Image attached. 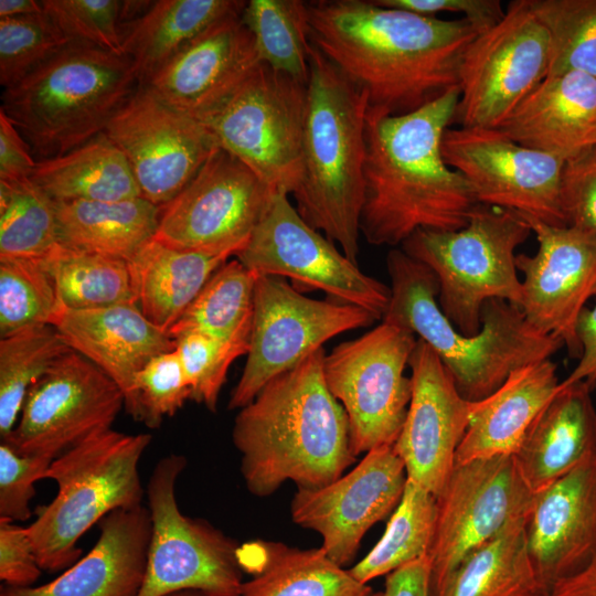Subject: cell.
Returning a JSON list of instances; mask_svg holds the SVG:
<instances>
[{"label": "cell", "mask_w": 596, "mask_h": 596, "mask_svg": "<svg viewBox=\"0 0 596 596\" xmlns=\"http://www.w3.org/2000/svg\"><path fill=\"white\" fill-rule=\"evenodd\" d=\"M306 6L310 43L365 93L370 109L391 116L459 88L464 54L478 35L464 18L426 17L374 0Z\"/></svg>", "instance_id": "cell-1"}, {"label": "cell", "mask_w": 596, "mask_h": 596, "mask_svg": "<svg viewBox=\"0 0 596 596\" xmlns=\"http://www.w3.org/2000/svg\"><path fill=\"white\" fill-rule=\"evenodd\" d=\"M455 88L406 115L368 109L360 233L397 248L415 232L457 231L478 204L471 187L441 153L459 100Z\"/></svg>", "instance_id": "cell-2"}, {"label": "cell", "mask_w": 596, "mask_h": 596, "mask_svg": "<svg viewBox=\"0 0 596 596\" xmlns=\"http://www.w3.org/2000/svg\"><path fill=\"white\" fill-rule=\"evenodd\" d=\"M324 356L323 348L311 353L240 408L232 438L252 494L270 496L287 480L320 488L355 460L347 414L324 380Z\"/></svg>", "instance_id": "cell-3"}, {"label": "cell", "mask_w": 596, "mask_h": 596, "mask_svg": "<svg viewBox=\"0 0 596 596\" xmlns=\"http://www.w3.org/2000/svg\"><path fill=\"white\" fill-rule=\"evenodd\" d=\"M386 268L391 297L382 321L428 344L469 402L487 397L514 370L551 359L564 347L558 338L533 330L517 305L497 298L483 304L479 332L465 336L441 311L438 283L426 265L393 248Z\"/></svg>", "instance_id": "cell-4"}, {"label": "cell", "mask_w": 596, "mask_h": 596, "mask_svg": "<svg viewBox=\"0 0 596 596\" xmlns=\"http://www.w3.org/2000/svg\"><path fill=\"white\" fill-rule=\"evenodd\" d=\"M369 100L311 43L296 210L358 264Z\"/></svg>", "instance_id": "cell-5"}, {"label": "cell", "mask_w": 596, "mask_h": 596, "mask_svg": "<svg viewBox=\"0 0 596 596\" xmlns=\"http://www.w3.org/2000/svg\"><path fill=\"white\" fill-rule=\"evenodd\" d=\"M139 86L125 55L71 42L21 82L3 89L1 110L36 160L64 155L104 132Z\"/></svg>", "instance_id": "cell-6"}, {"label": "cell", "mask_w": 596, "mask_h": 596, "mask_svg": "<svg viewBox=\"0 0 596 596\" xmlns=\"http://www.w3.org/2000/svg\"><path fill=\"white\" fill-rule=\"evenodd\" d=\"M149 434L108 429L56 457L44 479L57 486L55 498L36 511L26 528L43 571L56 572L79 560L81 536L116 510L142 505L139 462Z\"/></svg>", "instance_id": "cell-7"}, {"label": "cell", "mask_w": 596, "mask_h": 596, "mask_svg": "<svg viewBox=\"0 0 596 596\" xmlns=\"http://www.w3.org/2000/svg\"><path fill=\"white\" fill-rule=\"evenodd\" d=\"M531 234L522 214L478 203L462 228L419 230L400 248L434 273L441 311L460 333L470 337L481 328L486 301L497 298L520 306L515 249Z\"/></svg>", "instance_id": "cell-8"}, {"label": "cell", "mask_w": 596, "mask_h": 596, "mask_svg": "<svg viewBox=\"0 0 596 596\" xmlns=\"http://www.w3.org/2000/svg\"><path fill=\"white\" fill-rule=\"evenodd\" d=\"M307 83L258 63L196 120L274 192L292 194L302 171Z\"/></svg>", "instance_id": "cell-9"}, {"label": "cell", "mask_w": 596, "mask_h": 596, "mask_svg": "<svg viewBox=\"0 0 596 596\" xmlns=\"http://www.w3.org/2000/svg\"><path fill=\"white\" fill-rule=\"evenodd\" d=\"M185 466L181 455L164 456L148 481L151 536L138 596H167L185 589L238 596L244 582L240 546L209 522L187 517L178 507L177 480Z\"/></svg>", "instance_id": "cell-10"}, {"label": "cell", "mask_w": 596, "mask_h": 596, "mask_svg": "<svg viewBox=\"0 0 596 596\" xmlns=\"http://www.w3.org/2000/svg\"><path fill=\"white\" fill-rule=\"evenodd\" d=\"M416 342L411 331L382 321L326 354L324 380L347 414L355 457L395 444L412 396L405 369Z\"/></svg>", "instance_id": "cell-11"}, {"label": "cell", "mask_w": 596, "mask_h": 596, "mask_svg": "<svg viewBox=\"0 0 596 596\" xmlns=\"http://www.w3.org/2000/svg\"><path fill=\"white\" fill-rule=\"evenodd\" d=\"M375 321L363 308L306 297L283 277L257 276L247 359L228 408L247 405L270 380L296 366L331 338Z\"/></svg>", "instance_id": "cell-12"}, {"label": "cell", "mask_w": 596, "mask_h": 596, "mask_svg": "<svg viewBox=\"0 0 596 596\" xmlns=\"http://www.w3.org/2000/svg\"><path fill=\"white\" fill-rule=\"evenodd\" d=\"M549 70L546 29L528 0L509 2L504 17L466 49L453 125L499 128Z\"/></svg>", "instance_id": "cell-13"}, {"label": "cell", "mask_w": 596, "mask_h": 596, "mask_svg": "<svg viewBox=\"0 0 596 596\" xmlns=\"http://www.w3.org/2000/svg\"><path fill=\"white\" fill-rule=\"evenodd\" d=\"M533 497L514 456L455 465L436 498V523L428 553L430 596L441 595L470 554L514 520L528 517Z\"/></svg>", "instance_id": "cell-14"}, {"label": "cell", "mask_w": 596, "mask_h": 596, "mask_svg": "<svg viewBox=\"0 0 596 596\" xmlns=\"http://www.w3.org/2000/svg\"><path fill=\"white\" fill-rule=\"evenodd\" d=\"M275 193L241 160L217 147L161 206L153 238L178 249L236 256Z\"/></svg>", "instance_id": "cell-15"}, {"label": "cell", "mask_w": 596, "mask_h": 596, "mask_svg": "<svg viewBox=\"0 0 596 596\" xmlns=\"http://www.w3.org/2000/svg\"><path fill=\"white\" fill-rule=\"evenodd\" d=\"M235 257L257 276L290 278L334 301L363 308L377 320L389 306L390 286L364 274L333 242L306 223L285 193L274 194Z\"/></svg>", "instance_id": "cell-16"}, {"label": "cell", "mask_w": 596, "mask_h": 596, "mask_svg": "<svg viewBox=\"0 0 596 596\" xmlns=\"http://www.w3.org/2000/svg\"><path fill=\"white\" fill-rule=\"evenodd\" d=\"M123 406L119 386L71 350L30 389L14 428L1 441L22 455L55 459L110 429Z\"/></svg>", "instance_id": "cell-17"}, {"label": "cell", "mask_w": 596, "mask_h": 596, "mask_svg": "<svg viewBox=\"0 0 596 596\" xmlns=\"http://www.w3.org/2000/svg\"><path fill=\"white\" fill-rule=\"evenodd\" d=\"M441 153L467 180L479 204L566 225L561 205L564 160L521 146L493 128L449 127Z\"/></svg>", "instance_id": "cell-18"}, {"label": "cell", "mask_w": 596, "mask_h": 596, "mask_svg": "<svg viewBox=\"0 0 596 596\" xmlns=\"http://www.w3.org/2000/svg\"><path fill=\"white\" fill-rule=\"evenodd\" d=\"M125 156L141 198L163 206L196 174L217 145L195 118L139 85L104 131Z\"/></svg>", "instance_id": "cell-19"}, {"label": "cell", "mask_w": 596, "mask_h": 596, "mask_svg": "<svg viewBox=\"0 0 596 596\" xmlns=\"http://www.w3.org/2000/svg\"><path fill=\"white\" fill-rule=\"evenodd\" d=\"M539 243L534 255L519 254L523 274L519 308L538 333L558 338L579 359L577 321L596 296V233L572 225H550L523 215Z\"/></svg>", "instance_id": "cell-20"}, {"label": "cell", "mask_w": 596, "mask_h": 596, "mask_svg": "<svg viewBox=\"0 0 596 596\" xmlns=\"http://www.w3.org/2000/svg\"><path fill=\"white\" fill-rule=\"evenodd\" d=\"M406 480L404 462L393 446L373 448L334 481L298 488L290 504L291 519L317 532L321 547L343 567L356 555L364 534L397 507Z\"/></svg>", "instance_id": "cell-21"}, {"label": "cell", "mask_w": 596, "mask_h": 596, "mask_svg": "<svg viewBox=\"0 0 596 596\" xmlns=\"http://www.w3.org/2000/svg\"><path fill=\"white\" fill-rule=\"evenodd\" d=\"M408 366L412 396L393 448L404 462L407 479L437 498L455 467L470 402L460 395L437 354L419 339Z\"/></svg>", "instance_id": "cell-22"}, {"label": "cell", "mask_w": 596, "mask_h": 596, "mask_svg": "<svg viewBox=\"0 0 596 596\" xmlns=\"http://www.w3.org/2000/svg\"><path fill=\"white\" fill-rule=\"evenodd\" d=\"M526 539L547 594L596 557V453L534 494Z\"/></svg>", "instance_id": "cell-23"}, {"label": "cell", "mask_w": 596, "mask_h": 596, "mask_svg": "<svg viewBox=\"0 0 596 596\" xmlns=\"http://www.w3.org/2000/svg\"><path fill=\"white\" fill-rule=\"evenodd\" d=\"M241 14L233 13L213 23L142 86L198 119L260 63Z\"/></svg>", "instance_id": "cell-24"}, {"label": "cell", "mask_w": 596, "mask_h": 596, "mask_svg": "<svg viewBox=\"0 0 596 596\" xmlns=\"http://www.w3.org/2000/svg\"><path fill=\"white\" fill-rule=\"evenodd\" d=\"M98 524L93 549L63 574L43 585L4 586L0 596H138L151 536L148 507L113 511Z\"/></svg>", "instance_id": "cell-25"}, {"label": "cell", "mask_w": 596, "mask_h": 596, "mask_svg": "<svg viewBox=\"0 0 596 596\" xmlns=\"http://www.w3.org/2000/svg\"><path fill=\"white\" fill-rule=\"evenodd\" d=\"M51 324L68 348L99 368L121 390L127 409L137 373L155 355L174 349L170 336L136 304L73 310L58 306Z\"/></svg>", "instance_id": "cell-26"}, {"label": "cell", "mask_w": 596, "mask_h": 596, "mask_svg": "<svg viewBox=\"0 0 596 596\" xmlns=\"http://www.w3.org/2000/svg\"><path fill=\"white\" fill-rule=\"evenodd\" d=\"M497 129L564 161L596 146V78L579 72L546 76Z\"/></svg>", "instance_id": "cell-27"}, {"label": "cell", "mask_w": 596, "mask_h": 596, "mask_svg": "<svg viewBox=\"0 0 596 596\" xmlns=\"http://www.w3.org/2000/svg\"><path fill=\"white\" fill-rule=\"evenodd\" d=\"M592 390L585 382L560 383L555 395L529 427L514 458L533 494L596 453Z\"/></svg>", "instance_id": "cell-28"}, {"label": "cell", "mask_w": 596, "mask_h": 596, "mask_svg": "<svg viewBox=\"0 0 596 596\" xmlns=\"http://www.w3.org/2000/svg\"><path fill=\"white\" fill-rule=\"evenodd\" d=\"M557 365L543 360L521 366L487 397L470 402L469 423L456 464L514 456L544 406L558 390Z\"/></svg>", "instance_id": "cell-29"}, {"label": "cell", "mask_w": 596, "mask_h": 596, "mask_svg": "<svg viewBox=\"0 0 596 596\" xmlns=\"http://www.w3.org/2000/svg\"><path fill=\"white\" fill-rule=\"evenodd\" d=\"M238 557L249 575L238 596H381L333 562L321 546L302 550L257 540L241 545Z\"/></svg>", "instance_id": "cell-30"}, {"label": "cell", "mask_w": 596, "mask_h": 596, "mask_svg": "<svg viewBox=\"0 0 596 596\" xmlns=\"http://www.w3.org/2000/svg\"><path fill=\"white\" fill-rule=\"evenodd\" d=\"M232 256L178 249L153 237L127 259L136 305L167 333Z\"/></svg>", "instance_id": "cell-31"}, {"label": "cell", "mask_w": 596, "mask_h": 596, "mask_svg": "<svg viewBox=\"0 0 596 596\" xmlns=\"http://www.w3.org/2000/svg\"><path fill=\"white\" fill-rule=\"evenodd\" d=\"M242 0H158L120 26L123 54L134 64L139 85L216 21L243 12Z\"/></svg>", "instance_id": "cell-32"}, {"label": "cell", "mask_w": 596, "mask_h": 596, "mask_svg": "<svg viewBox=\"0 0 596 596\" xmlns=\"http://www.w3.org/2000/svg\"><path fill=\"white\" fill-rule=\"evenodd\" d=\"M54 202L60 244L126 260L155 236L161 212L143 198Z\"/></svg>", "instance_id": "cell-33"}, {"label": "cell", "mask_w": 596, "mask_h": 596, "mask_svg": "<svg viewBox=\"0 0 596 596\" xmlns=\"http://www.w3.org/2000/svg\"><path fill=\"white\" fill-rule=\"evenodd\" d=\"M30 179L53 201L141 198L125 156L105 132L64 155L38 160Z\"/></svg>", "instance_id": "cell-34"}, {"label": "cell", "mask_w": 596, "mask_h": 596, "mask_svg": "<svg viewBox=\"0 0 596 596\" xmlns=\"http://www.w3.org/2000/svg\"><path fill=\"white\" fill-rule=\"evenodd\" d=\"M526 518L470 554L440 596H547L529 553Z\"/></svg>", "instance_id": "cell-35"}, {"label": "cell", "mask_w": 596, "mask_h": 596, "mask_svg": "<svg viewBox=\"0 0 596 596\" xmlns=\"http://www.w3.org/2000/svg\"><path fill=\"white\" fill-rule=\"evenodd\" d=\"M256 277L237 258L228 259L211 276L170 329V338L173 340L182 333L196 332L247 354Z\"/></svg>", "instance_id": "cell-36"}, {"label": "cell", "mask_w": 596, "mask_h": 596, "mask_svg": "<svg viewBox=\"0 0 596 596\" xmlns=\"http://www.w3.org/2000/svg\"><path fill=\"white\" fill-rule=\"evenodd\" d=\"M41 259L64 308L86 310L136 304L126 259L81 252L60 243Z\"/></svg>", "instance_id": "cell-37"}, {"label": "cell", "mask_w": 596, "mask_h": 596, "mask_svg": "<svg viewBox=\"0 0 596 596\" xmlns=\"http://www.w3.org/2000/svg\"><path fill=\"white\" fill-rule=\"evenodd\" d=\"M437 514L436 497L406 480L403 496L374 547L352 568L363 584L389 575L401 566L428 556Z\"/></svg>", "instance_id": "cell-38"}, {"label": "cell", "mask_w": 596, "mask_h": 596, "mask_svg": "<svg viewBox=\"0 0 596 596\" xmlns=\"http://www.w3.org/2000/svg\"><path fill=\"white\" fill-rule=\"evenodd\" d=\"M253 35L260 63L308 82L307 6L301 0H249L241 14Z\"/></svg>", "instance_id": "cell-39"}, {"label": "cell", "mask_w": 596, "mask_h": 596, "mask_svg": "<svg viewBox=\"0 0 596 596\" xmlns=\"http://www.w3.org/2000/svg\"><path fill=\"white\" fill-rule=\"evenodd\" d=\"M71 351L52 324L31 327L0 339V436L14 428L30 389Z\"/></svg>", "instance_id": "cell-40"}, {"label": "cell", "mask_w": 596, "mask_h": 596, "mask_svg": "<svg viewBox=\"0 0 596 596\" xmlns=\"http://www.w3.org/2000/svg\"><path fill=\"white\" fill-rule=\"evenodd\" d=\"M58 243L55 202L31 179L0 180V258H43Z\"/></svg>", "instance_id": "cell-41"}, {"label": "cell", "mask_w": 596, "mask_h": 596, "mask_svg": "<svg viewBox=\"0 0 596 596\" xmlns=\"http://www.w3.org/2000/svg\"><path fill=\"white\" fill-rule=\"evenodd\" d=\"M528 1L549 34V75L579 72L596 78V0Z\"/></svg>", "instance_id": "cell-42"}, {"label": "cell", "mask_w": 596, "mask_h": 596, "mask_svg": "<svg viewBox=\"0 0 596 596\" xmlns=\"http://www.w3.org/2000/svg\"><path fill=\"white\" fill-rule=\"evenodd\" d=\"M60 306L41 258H0V336L51 324Z\"/></svg>", "instance_id": "cell-43"}, {"label": "cell", "mask_w": 596, "mask_h": 596, "mask_svg": "<svg viewBox=\"0 0 596 596\" xmlns=\"http://www.w3.org/2000/svg\"><path fill=\"white\" fill-rule=\"evenodd\" d=\"M70 41L45 12L0 19V84L9 88Z\"/></svg>", "instance_id": "cell-44"}, {"label": "cell", "mask_w": 596, "mask_h": 596, "mask_svg": "<svg viewBox=\"0 0 596 596\" xmlns=\"http://www.w3.org/2000/svg\"><path fill=\"white\" fill-rule=\"evenodd\" d=\"M191 400V390L175 348L150 359L137 373L132 402L126 412L149 428L173 416Z\"/></svg>", "instance_id": "cell-45"}, {"label": "cell", "mask_w": 596, "mask_h": 596, "mask_svg": "<svg viewBox=\"0 0 596 596\" xmlns=\"http://www.w3.org/2000/svg\"><path fill=\"white\" fill-rule=\"evenodd\" d=\"M44 12L72 42L123 54L120 1L42 0Z\"/></svg>", "instance_id": "cell-46"}, {"label": "cell", "mask_w": 596, "mask_h": 596, "mask_svg": "<svg viewBox=\"0 0 596 596\" xmlns=\"http://www.w3.org/2000/svg\"><path fill=\"white\" fill-rule=\"evenodd\" d=\"M190 390L191 400L215 412L231 364L243 350L196 332L173 339Z\"/></svg>", "instance_id": "cell-47"}, {"label": "cell", "mask_w": 596, "mask_h": 596, "mask_svg": "<svg viewBox=\"0 0 596 596\" xmlns=\"http://www.w3.org/2000/svg\"><path fill=\"white\" fill-rule=\"evenodd\" d=\"M53 460L46 456L22 455L7 443H0V520L14 522L31 518L34 485L44 479Z\"/></svg>", "instance_id": "cell-48"}, {"label": "cell", "mask_w": 596, "mask_h": 596, "mask_svg": "<svg viewBox=\"0 0 596 596\" xmlns=\"http://www.w3.org/2000/svg\"><path fill=\"white\" fill-rule=\"evenodd\" d=\"M561 205L566 225L596 233V146L564 161Z\"/></svg>", "instance_id": "cell-49"}, {"label": "cell", "mask_w": 596, "mask_h": 596, "mask_svg": "<svg viewBox=\"0 0 596 596\" xmlns=\"http://www.w3.org/2000/svg\"><path fill=\"white\" fill-rule=\"evenodd\" d=\"M42 571L26 528L0 520V579L4 586H33Z\"/></svg>", "instance_id": "cell-50"}, {"label": "cell", "mask_w": 596, "mask_h": 596, "mask_svg": "<svg viewBox=\"0 0 596 596\" xmlns=\"http://www.w3.org/2000/svg\"><path fill=\"white\" fill-rule=\"evenodd\" d=\"M375 3L426 17L461 13L479 33L494 26L505 13L499 0H374Z\"/></svg>", "instance_id": "cell-51"}, {"label": "cell", "mask_w": 596, "mask_h": 596, "mask_svg": "<svg viewBox=\"0 0 596 596\" xmlns=\"http://www.w3.org/2000/svg\"><path fill=\"white\" fill-rule=\"evenodd\" d=\"M36 161L26 140L0 109V180L30 179Z\"/></svg>", "instance_id": "cell-52"}, {"label": "cell", "mask_w": 596, "mask_h": 596, "mask_svg": "<svg viewBox=\"0 0 596 596\" xmlns=\"http://www.w3.org/2000/svg\"><path fill=\"white\" fill-rule=\"evenodd\" d=\"M577 338L581 345V356L570 375L561 382L570 385L585 382L594 389L596 383V305L583 309L577 321Z\"/></svg>", "instance_id": "cell-53"}, {"label": "cell", "mask_w": 596, "mask_h": 596, "mask_svg": "<svg viewBox=\"0 0 596 596\" xmlns=\"http://www.w3.org/2000/svg\"><path fill=\"white\" fill-rule=\"evenodd\" d=\"M429 558L421 557L386 575L381 596H430Z\"/></svg>", "instance_id": "cell-54"}, {"label": "cell", "mask_w": 596, "mask_h": 596, "mask_svg": "<svg viewBox=\"0 0 596 596\" xmlns=\"http://www.w3.org/2000/svg\"><path fill=\"white\" fill-rule=\"evenodd\" d=\"M547 596H596V557L577 573L557 581Z\"/></svg>", "instance_id": "cell-55"}, {"label": "cell", "mask_w": 596, "mask_h": 596, "mask_svg": "<svg viewBox=\"0 0 596 596\" xmlns=\"http://www.w3.org/2000/svg\"><path fill=\"white\" fill-rule=\"evenodd\" d=\"M44 12L42 0H0V19Z\"/></svg>", "instance_id": "cell-56"}, {"label": "cell", "mask_w": 596, "mask_h": 596, "mask_svg": "<svg viewBox=\"0 0 596 596\" xmlns=\"http://www.w3.org/2000/svg\"><path fill=\"white\" fill-rule=\"evenodd\" d=\"M167 596H211V595L200 592V590L185 589V590H180V592L169 594Z\"/></svg>", "instance_id": "cell-57"}, {"label": "cell", "mask_w": 596, "mask_h": 596, "mask_svg": "<svg viewBox=\"0 0 596 596\" xmlns=\"http://www.w3.org/2000/svg\"><path fill=\"white\" fill-rule=\"evenodd\" d=\"M594 389L596 390V383H595V385H594Z\"/></svg>", "instance_id": "cell-58"}]
</instances>
